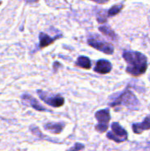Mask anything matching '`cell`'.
Listing matches in <instances>:
<instances>
[{"instance_id":"1","label":"cell","mask_w":150,"mask_h":151,"mask_svg":"<svg viewBox=\"0 0 150 151\" xmlns=\"http://www.w3.org/2000/svg\"><path fill=\"white\" fill-rule=\"evenodd\" d=\"M123 58L127 64L126 73L133 77L144 74L148 69L147 57L139 51L126 50L123 52Z\"/></svg>"},{"instance_id":"2","label":"cell","mask_w":150,"mask_h":151,"mask_svg":"<svg viewBox=\"0 0 150 151\" xmlns=\"http://www.w3.org/2000/svg\"><path fill=\"white\" fill-rule=\"evenodd\" d=\"M111 107L125 106L130 110H138L140 108V102L135 95L129 89L125 90L115 101L111 104Z\"/></svg>"},{"instance_id":"3","label":"cell","mask_w":150,"mask_h":151,"mask_svg":"<svg viewBox=\"0 0 150 151\" xmlns=\"http://www.w3.org/2000/svg\"><path fill=\"white\" fill-rule=\"evenodd\" d=\"M88 43L92 48H94L104 54L112 55L114 53V47L111 43H109L105 40H103V38L99 37L97 35H94V36L92 35L91 37H89L88 39Z\"/></svg>"},{"instance_id":"4","label":"cell","mask_w":150,"mask_h":151,"mask_svg":"<svg viewBox=\"0 0 150 151\" xmlns=\"http://www.w3.org/2000/svg\"><path fill=\"white\" fill-rule=\"evenodd\" d=\"M107 138L118 143H121L127 141L128 134L118 122H114L111 125V131L107 133Z\"/></svg>"},{"instance_id":"5","label":"cell","mask_w":150,"mask_h":151,"mask_svg":"<svg viewBox=\"0 0 150 151\" xmlns=\"http://www.w3.org/2000/svg\"><path fill=\"white\" fill-rule=\"evenodd\" d=\"M95 119L98 121V124L95 126L96 131L100 133H104L108 130L109 122L111 120V114L108 109H103L95 112Z\"/></svg>"},{"instance_id":"6","label":"cell","mask_w":150,"mask_h":151,"mask_svg":"<svg viewBox=\"0 0 150 151\" xmlns=\"http://www.w3.org/2000/svg\"><path fill=\"white\" fill-rule=\"evenodd\" d=\"M37 93H38L40 98L43 102H45L47 104H49L52 107L58 108V107L63 106L65 104V98L59 95H49L46 92H43L41 90H38Z\"/></svg>"},{"instance_id":"7","label":"cell","mask_w":150,"mask_h":151,"mask_svg":"<svg viewBox=\"0 0 150 151\" xmlns=\"http://www.w3.org/2000/svg\"><path fill=\"white\" fill-rule=\"evenodd\" d=\"M111 69H112V65L110 61L105 59H101L97 61L94 68V71L100 74H106L111 73Z\"/></svg>"},{"instance_id":"8","label":"cell","mask_w":150,"mask_h":151,"mask_svg":"<svg viewBox=\"0 0 150 151\" xmlns=\"http://www.w3.org/2000/svg\"><path fill=\"white\" fill-rule=\"evenodd\" d=\"M60 37H62V35L51 37V36L45 34V33H40V35H39V40H40L39 48H40V49L46 48V47H48L49 45L52 44L56 40L59 39Z\"/></svg>"},{"instance_id":"9","label":"cell","mask_w":150,"mask_h":151,"mask_svg":"<svg viewBox=\"0 0 150 151\" xmlns=\"http://www.w3.org/2000/svg\"><path fill=\"white\" fill-rule=\"evenodd\" d=\"M132 128H133V133H135L137 134H141L142 132L150 129V115L147 116V118L144 119L143 122L137 123V124H133V127H132Z\"/></svg>"},{"instance_id":"10","label":"cell","mask_w":150,"mask_h":151,"mask_svg":"<svg viewBox=\"0 0 150 151\" xmlns=\"http://www.w3.org/2000/svg\"><path fill=\"white\" fill-rule=\"evenodd\" d=\"M99 31L105 36L109 37L111 40L118 41V35L110 26H101L99 27Z\"/></svg>"},{"instance_id":"11","label":"cell","mask_w":150,"mask_h":151,"mask_svg":"<svg viewBox=\"0 0 150 151\" xmlns=\"http://www.w3.org/2000/svg\"><path fill=\"white\" fill-rule=\"evenodd\" d=\"M75 65L77 67L80 68H83V69H90L91 68V61L88 57L85 56H80L77 58L76 62H75Z\"/></svg>"},{"instance_id":"12","label":"cell","mask_w":150,"mask_h":151,"mask_svg":"<svg viewBox=\"0 0 150 151\" xmlns=\"http://www.w3.org/2000/svg\"><path fill=\"white\" fill-rule=\"evenodd\" d=\"M23 100L26 101L27 103H28L30 104L31 107H33L34 109L37 110V111H46V109L44 107H42L34 97H32L31 96L29 95H24L23 96Z\"/></svg>"},{"instance_id":"13","label":"cell","mask_w":150,"mask_h":151,"mask_svg":"<svg viewBox=\"0 0 150 151\" xmlns=\"http://www.w3.org/2000/svg\"><path fill=\"white\" fill-rule=\"evenodd\" d=\"M65 125L63 123H48L47 125H44V128L51 131L54 134H59L62 132V130L64 129Z\"/></svg>"},{"instance_id":"14","label":"cell","mask_w":150,"mask_h":151,"mask_svg":"<svg viewBox=\"0 0 150 151\" xmlns=\"http://www.w3.org/2000/svg\"><path fill=\"white\" fill-rule=\"evenodd\" d=\"M123 8H124V4H118L113 5V6H112L111 9H109V11L107 12L108 17H113V16L118 15V14L122 11Z\"/></svg>"},{"instance_id":"15","label":"cell","mask_w":150,"mask_h":151,"mask_svg":"<svg viewBox=\"0 0 150 151\" xmlns=\"http://www.w3.org/2000/svg\"><path fill=\"white\" fill-rule=\"evenodd\" d=\"M108 18L109 17H108V13L106 11H100V12L96 15V19L99 23H104Z\"/></svg>"},{"instance_id":"16","label":"cell","mask_w":150,"mask_h":151,"mask_svg":"<svg viewBox=\"0 0 150 151\" xmlns=\"http://www.w3.org/2000/svg\"><path fill=\"white\" fill-rule=\"evenodd\" d=\"M90 1L95 2V3L100 4H107L110 0H90Z\"/></svg>"},{"instance_id":"17","label":"cell","mask_w":150,"mask_h":151,"mask_svg":"<svg viewBox=\"0 0 150 151\" xmlns=\"http://www.w3.org/2000/svg\"><path fill=\"white\" fill-rule=\"evenodd\" d=\"M27 4H34V3H36L38 2L39 0H25Z\"/></svg>"}]
</instances>
